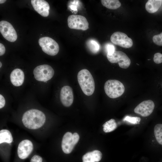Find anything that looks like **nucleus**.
I'll return each instance as SVG.
<instances>
[{
	"label": "nucleus",
	"mask_w": 162,
	"mask_h": 162,
	"mask_svg": "<svg viewBox=\"0 0 162 162\" xmlns=\"http://www.w3.org/2000/svg\"><path fill=\"white\" fill-rule=\"evenodd\" d=\"M82 159V162H95L92 152H88L84 154Z\"/></svg>",
	"instance_id": "5701e85b"
},
{
	"label": "nucleus",
	"mask_w": 162,
	"mask_h": 162,
	"mask_svg": "<svg viewBox=\"0 0 162 162\" xmlns=\"http://www.w3.org/2000/svg\"><path fill=\"white\" fill-rule=\"evenodd\" d=\"M107 53L109 55H111L114 53L115 50L114 46L111 44H109L107 47Z\"/></svg>",
	"instance_id": "cd10ccee"
},
{
	"label": "nucleus",
	"mask_w": 162,
	"mask_h": 162,
	"mask_svg": "<svg viewBox=\"0 0 162 162\" xmlns=\"http://www.w3.org/2000/svg\"><path fill=\"white\" fill-rule=\"evenodd\" d=\"M69 27L71 29L85 31L89 28V24L85 17L80 15H72L68 18Z\"/></svg>",
	"instance_id": "423d86ee"
},
{
	"label": "nucleus",
	"mask_w": 162,
	"mask_h": 162,
	"mask_svg": "<svg viewBox=\"0 0 162 162\" xmlns=\"http://www.w3.org/2000/svg\"><path fill=\"white\" fill-rule=\"evenodd\" d=\"M6 1L5 0H0V4H2Z\"/></svg>",
	"instance_id": "7c9ffc66"
},
{
	"label": "nucleus",
	"mask_w": 162,
	"mask_h": 162,
	"mask_svg": "<svg viewBox=\"0 0 162 162\" xmlns=\"http://www.w3.org/2000/svg\"><path fill=\"white\" fill-rule=\"evenodd\" d=\"M77 80L80 86L83 93L87 96H90L95 90V82L90 72L84 69L78 73Z\"/></svg>",
	"instance_id": "f03ea898"
},
{
	"label": "nucleus",
	"mask_w": 162,
	"mask_h": 162,
	"mask_svg": "<svg viewBox=\"0 0 162 162\" xmlns=\"http://www.w3.org/2000/svg\"><path fill=\"white\" fill-rule=\"evenodd\" d=\"M110 40L114 44L124 48H130L133 44L131 38L124 33L120 32H115L113 33L111 36Z\"/></svg>",
	"instance_id": "6e6552de"
},
{
	"label": "nucleus",
	"mask_w": 162,
	"mask_h": 162,
	"mask_svg": "<svg viewBox=\"0 0 162 162\" xmlns=\"http://www.w3.org/2000/svg\"><path fill=\"white\" fill-rule=\"evenodd\" d=\"M60 99L64 106L66 107L70 106L74 101L73 92L71 87L68 86L62 87L60 91Z\"/></svg>",
	"instance_id": "f8f14e48"
},
{
	"label": "nucleus",
	"mask_w": 162,
	"mask_h": 162,
	"mask_svg": "<svg viewBox=\"0 0 162 162\" xmlns=\"http://www.w3.org/2000/svg\"><path fill=\"white\" fill-rule=\"evenodd\" d=\"M5 104V101L4 98L2 95L0 94V108L4 107Z\"/></svg>",
	"instance_id": "c85d7f7f"
},
{
	"label": "nucleus",
	"mask_w": 162,
	"mask_h": 162,
	"mask_svg": "<svg viewBox=\"0 0 162 162\" xmlns=\"http://www.w3.org/2000/svg\"><path fill=\"white\" fill-rule=\"evenodd\" d=\"M123 121H126L132 124H140L141 118L137 117L126 116L123 119Z\"/></svg>",
	"instance_id": "4be33fe9"
},
{
	"label": "nucleus",
	"mask_w": 162,
	"mask_h": 162,
	"mask_svg": "<svg viewBox=\"0 0 162 162\" xmlns=\"http://www.w3.org/2000/svg\"><path fill=\"white\" fill-rule=\"evenodd\" d=\"M30 162H43V159L41 156L35 155L31 158Z\"/></svg>",
	"instance_id": "bb28decb"
},
{
	"label": "nucleus",
	"mask_w": 162,
	"mask_h": 162,
	"mask_svg": "<svg viewBox=\"0 0 162 162\" xmlns=\"http://www.w3.org/2000/svg\"><path fill=\"white\" fill-rule=\"evenodd\" d=\"M33 150V145L28 140L21 141L19 144L17 148V155L20 159H26L30 155Z\"/></svg>",
	"instance_id": "9b49d317"
},
{
	"label": "nucleus",
	"mask_w": 162,
	"mask_h": 162,
	"mask_svg": "<svg viewBox=\"0 0 162 162\" xmlns=\"http://www.w3.org/2000/svg\"><path fill=\"white\" fill-rule=\"evenodd\" d=\"M0 32L3 37L10 42L15 41L17 38L16 32L12 25L4 20L0 22Z\"/></svg>",
	"instance_id": "1a4fd4ad"
},
{
	"label": "nucleus",
	"mask_w": 162,
	"mask_h": 162,
	"mask_svg": "<svg viewBox=\"0 0 162 162\" xmlns=\"http://www.w3.org/2000/svg\"><path fill=\"white\" fill-rule=\"evenodd\" d=\"M154 133L158 142L162 145V124H158L155 126Z\"/></svg>",
	"instance_id": "aec40b11"
},
{
	"label": "nucleus",
	"mask_w": 162,
	"mask_h": 162,
	"mask_svg": "<svg viewBox=\"0 0 162 162\" xmlns=\"http://www.w3.org/2000/svg\"><path fill=\"white\" fill-rule=\"evenodd\" d=\"M106 94L110 98H115L121 96L124 93L125 88L123 83L116 80L107 81L104 85Z\"/></svg>",
	"instance_id": "7ed1b4c3"
},
{
	"label": "nucleus",
	"mask_w": 162,
	"mask_h": 162,
	"mask_svg": "<svg viewBox=\"0 0 162 162\" xmlns=\"http://www.w3.org/2000/svg\"><path fill=\"white\" fill-rule=\"evenodd\" d=\"M162 4V0H149L146 3L145 8L150 13L156 12L159 9Z\"/></svg>",
	"instance_id": "dca6fc26"
},
{
	"label": "nucleus",
	"mask_w": 162,
	"mask_h": 162,
	"mask_svg": "<svg viewBox=\"0 0 162 162\" xmlns=\"http://www.w3.org/2000/svg\"><path fill=\"white\" fill-rule=\"evenodd\" d=\"M5 52V48L4 45L1 43H0V56L3 55Z\"/></svg>",
	"instance_id": "c756f323"
},
{
	"label": "nucleus",
	"mask_w": 162,
	"mask_h": 162,
	"mask_svg": "<svg viewBox=\"0 0 162 162\" xmlns=\"http://www.w3.org/2000/svg\"><path fill=\"white\" fill-rule=\"evenodd\" d=\"M102 4L110 9H116L119 8L121 3L118 0H101Z\"/></svg>",
	"instance_id": "a211bd4d"
},
{
	"label": "nucleus",
	"mask_w": 162,
	"mask_h": 162,
	"mask_svg": "<svg viewBox=\"0 0 162 162\" xmlns=\"http://www.w3.org/2000/svg\"><path fill=\"white\" fill-rule=\"evenodd\" d=\"M0 67L1 68L2 66V63L1 62H0Z\"/></svg>",
	"instance_id": "2f4dec72"
},
{
	"label": "nucleus",
	"mask_w": 162,
	"mask_h": 162,
	"mask_svg": "<svg viewBox=\"0 0 162 162\" xmlns=\"http://www.w3.org/2000/svg\"><path fill=\"white\" fill-rule=\"evenodd\" d=\"M46 120L45 114L42 111L37 109H31L26 112L22 119L25 127L31 129H36L41 127Z\"/></svg>",
	"instance_id": "f257e3e1"
},
{
	"label": "nucleus",
	"mask_w": 162,
	"mask_h": 162,
	"mask_svg": "<svg viewBox=\"0 0 162 162\" xmlns=\"http://www.w3.org/2000/svg\"><path fill=\"white\" fill-rule=\"evenodd\" d=\"M38 43L43 51L48 55L54 56L59 52L58 44L54 40L50 37H42L39 39Z\"/></svg>",
	"instance_id": "39448f33"
},
{
	"label": "nucleus",
	"mask_w": 162,
	"mask_h": 162,
	"mask_svg": "<svg viewBox=\"0 0 162 162\" xmlns=\"http://www.w3.org/2000/svg\"><path fill=\"white\" fill-rule=\"evenodd\" d=\"M10 78L11 83L15 86H21L23 82L24 74L21 69L16 68L12 71Z\"/></svg>",
	"instance_id": "2eb2a0df"
},
{
	"label": "nucleus",
	"mask_w": 162,
	"mask_h": 162,
	"mask_svg": "<svg viewBox=\"0 0 162 162\" xmlns=\"http://www.w3.org/2000/svg\"><path fill=\"white\" fill-rule=\"evenodd\" d=\"M31 3L34 10L39 14L45 17L48 16L50 7L46 1L44 0H32Z\"/></svg>",
	"instance_id": "ddd939ff"
},
{
	"label": "nucleus",
	"mask_w": 162,
	"mask_h": 162,
	"mask_svg": "<svg viewBox=\"0 0 162 162\" xmlns=\"http://www.w3.org/2000/svg\"><path fill=\"white\" fill-rule=\"evenodd\" d=\"M154 106V103L152 100H144L135 108L134 112L142 116H148L152 112Z\"/></svg>",
	"instance_id": "9d476101"
},
{
	"label": "nucleus",
	"mask_w": 162,
	"mask_h": 162,
	"mask_svg": "<svg viewBox=\"0 0 162 162\" xmlns=\"http://www.w3.org/2000/svg\"><path fill=\"white\" fill-rule=\"evenodd\" d=\"M87 45L90 50L93 52H97L99 50L100 46L98 42L93 39H91L87 42Z\"/></svg>",
	"instance_id": "412c9836"
},
{
	"label": "nucleus",
	"mask_w": 162,
	"mask_h": 162,
	"mask_svg": "<svg viewBox=\"0 0 162 162\" xmlns=\"http://www.w3.org/2000/svg\"><path fill=\"white\" fill-rule=\"evenodd\" d=\"M76 144L73 138V134L71 132H67L64 134L62 139V149L64 153L69 154L71 152Z\"/></svg>",
	"instance_id": "4468645a"
},
{
	"label": "nucleus",
	"mask_w": 162,
	"mask_h": 162,
	"mask_svg": "<svg viewBox=\"0 0 162 162\" xmlns=\"http://www.w3.org/2000/svg\"><path fill=\"white\" fill-rule=\"evenodd\" d=\"M104 131L108 133L114 130L117 127V124L115 120L111 119L106 122L103 125Z\"/></svg>",
	"instance_id": "6ab92c4d"
},
{
	"label": "nucleus",
	"mask_w": 162,
	"mask_h": 162,
	"mask_svg": "<svg viewBox=\"0 0 162 162\" xmlns=\"http://www.w3.org/2000/svg\"><path fill=\"white\" fill-rule=\"evenodd\" d=\"M107 58L111 63H118L119 67L122 68H128L131 63L130 59L126 54L121 51L115 50L111 55L107 54Z\"/></svg>",
	"instance_id": "0eeeda50"
},
{
	"label": "nucleus",
	"mask_w": 162,
	"mask_h": 162,
	"mask_svg": "<svg viewBox=\"0 0 162 162\" xmlns=\"http://www.w3.org/2000/svg\"><path fill=\"white\" fill-rule=\"evenodd\" d=\"M13 140L12 134L8 130L2 129L0 131V144L4 142L11 143Z\"/></svg>",
	"instance_id": "f3484780"
},
{
	"label": "nucleus",
	"mask_w": 162,
	"mask_h": 162,
	"mask_svg": "<svg viewBox=\"0 0 162 162\" xmlns=\"http://www.w3.org/2000/svg\"><path fill=\"white\" fill-rule=\"evenodd\" d=\"M153 61L157 64L162 63V54L159 52L155 53L154 56Z\"/></svg>",
	"instance_id": "a878e982"
},
{
	"label": "nucleus",
	"mask_w": 162,
	"mask_h": 162,
	"mask_svg": "<svg viewBox=\"0 0 162 162\" xmlns=\"http://www.w3.org/2000/svg\"><path fill=\"white\" fill-rule=\"evenodd\" d=\"M92 153L95 162H98L102 158V154L100 151L95 150L92 151Z\"/></svg>",
	"instance_id": "393cba45"
},
{
	"label": "nucleus",
	"mask_w": 162,
	"mask_h": 162,
	"mask_svg": "<svg viewBox=\"0 0 162 162\" xmlns=\"http://www.w3.org/2000/svg\"><path fill=\"white\" fill-rule=\"evenodd\" d=\"M33 73L36 80L46 82L52 78L54 71L51 66L44 64L36 67L34 69Z\"/></svg>",
	"instance_id": "20e7f679"
},
{
	"label": "nucleus",
	"mask_w": 162,
	"mask_h": 162,
	"mask_svg": "<svg viewBox=\"0 0 162 162\" xmlns=\"http://www.w3.org/2000/svg\"><path fill=\"white\" fill-rule=\"evenodd\" d=\"M153 42L156 45L162 46V32L160 34L154 35L152 38Z\"/></svg>",
	"instance_id": "b1692460"
}]
</instances>
